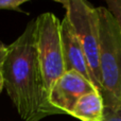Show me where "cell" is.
<instances>
[{
  "label": "cell",
  "mask_w": 121,
  "mask_h": 121,
  "mask_svg": "<svg viewBox=\"0 0 121 121\" xmlns=\"http://www.w3.org/2000/svg\"><path fill=\"white\" fill-rule=\"evenodd\" d=\"M4 87L17 113L23 121H39L59 111L49 103L36 49L35 20L8 46V54L1 67Z\"/></svg>",
  "instance_id": "obj_1"
},
{
  "label": "cell",
  "mask_w": 121,
  "mask_h": 121,
  "mask_svg": "<svg viewBox=\"0 0 121 121\" xmlns=\"http://www.w3.org/2000/svg\"><path fill=\"white\" fill-rule=\"evenodd\" d=\"M99 15V66L101 95L105 109L121 108V31L107 8H97Z\"/></svg>",
  "instance_id": "obj_2"
},
{
  "label": "cell",
  "mask_w": 121,
  "mask_h": 121,
  "mask_svg": "<svg viewBox=\"0 0 121 121\" xmlns=\"http://www.w3.org/2000/svg\"><path fill=\"white\" fill-rule=\"evenodd\" d=\"M59 2L66 10L65 16L71 23V27L83 48L91 74L92 83L101 94L99 66L100 33L98 10L85 0H64Z\"/></svg>",
  "instance_id": "obj_3"
},
{
  "label": "cell",
  "mask_w": 121,
  "mask_h": 121,
  "mask_svg": "<svg viewBox=\"0 0 121 121\" xmlns=\"http://www.w3.org/2000/svg\"><path fill=\"white\" fill-rule=\"evenodd\" d=\"M36 49L47 92L66 72L60 40V21L53 13L40 14L35 19Z\"/></svg>",
  "instance_id": "obj_4"
},
{
  "label": "cell",
  "mask_w": 121,
  "mask_h": 121,
  "mask_svg": "<svg viewBox=\"0 0 121 121\" xmlns=\"http://www.w3.org/2000/svg\"><path fill=\"white\" fill-rule=\"evenodd\" d=\"M94 90L98 89L91 81L77 71H66L49 91V103L60 114L71 115L78 100Z\"/></svg>",
  "instance_id": "obj_5"
},
{
  "label": "cell",
  "mask_w": 121,
  "mask_h": 121,
  "mask_svg": "<svg viewBox=\"0 0 121 121\" xmlns=\"http://www.w3.org/2000/svg\"><path fill=\"white\" fill-rule=\"evenodd\" d=\"M60 40L66 71H77L92 82L85 53L66 16L60 21Z\"/></svg>",
  "instance_id": "obj_6"
},
{
  "label": "cell",
  "mask_w": 121,
  "mask_h": 121,
  "mask_svg": "<svg viewBox=\"0 0 121 121\" xmlns=\"http://www.w3.org/2000/svg\"><path fill=\"white\" fill-rule=\"evenodd\" d=\"M71 116L80 121H103L105 105L102 95L98 90H94L82 96L75 103Z\"/></svg>",
  "instance_id": "obj_7"
},
{
  "label": "cell",
  "mask_w": 121,
  "mask_h": 121,
  "mask_svg": "<svg viewBox=\"0 0 121 121\" xmlns=\"http://www.w3.org/2000/svg\"><path fill=\"white\" fill-rule=\"evenodd\" d=\"M106 5L121 31V0H107Z\"/></svg>",
  "instance_id": "obj_8"
},
{
  "label": "cell",
  "mask_w": 121,
  "mask_h": 121,
  "mask_svg": "<svg viewBox=\"0 0 121 121\" xmlns=\"http://www.w3.org/2000/svg\"><path fill=\"white\" fill-rule=\"evenodd\" d=\"M27 0H0V10H19Z\"/></svg>",
  "instance_id": "obj_9"
},
{
  "label": "cell",
  "mask_w": 121,
  "mask_h": 121,
  "mask_svg": "<svg viewBox=\"0 0 121 121\" xmlns=\"http://www.w3.org/2000/svg\"><path fill=\"white\" fill-rule=\"evenodd\" d=\"M103 121H121V108L115 111L105 109V117Z\"/></svg>",
  "instance_id": "obj_10"
},
{
  "label": "cell",
  "mask_w": 121,
  "mask_h": 121,
  "mask_svg": "<svg viewBox=\"0 0 121 121\" xmlns=\"http://www.w3.org/2000/svg\"><path fill=\"white\" fill-rule=\"evenodd\" d=\"M6 54H8V46H5V45L0 40V69H1L2 65H3V63H4Z\"/></svg>",
  "instance_id": "obj_11"
},
{
  "label": "cell",
  "mask_w": 121,
  "mask_h": 121,
  "mask_svg": "<svg viewBox=\"0 0 121 121\" xmlns=\"http://www.w3.org/2000/svg\"><path fill=\"white\" fill-rule=\"evenodd\" d=\"M3 87H4V80H3V75H2V72H1V69H0V94H1Z\"/></svg>",
  "instance_id": "obj_12"
}]
</instances>
